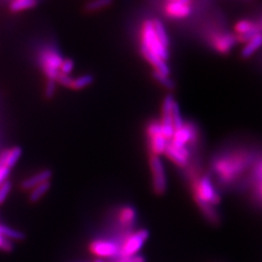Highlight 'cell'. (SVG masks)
<instances>
[{
	"label": "cell",
	"instance_id": "obj_1",
	"mask_svg": "<svg viewBox=\"0 0 262 262\" xmlns=\"http://www.w3.org/2000/svg\"><path fill=\"white\" fill-rule=\"evenodd\" d=\"M141 49H145L150 53L159 56L163 60L167 61L169 52L167 48L164 47L160 42L154 29L151 19L144 21L141 28Z\"/></svg>",
	"mask_w": 262,
	"mask_h": 262
},
{
	"label": "cell",
	"instance_id": "obj_2",
	"mask_svg": "<svg viewBox=\"0 0 262 262\" xmlns=\"http://www.w3.org/2000/svg\"><path fill=\"white\" fill-rule=\"evenodd\" d=\"M62 61V56L54 48L44 49L39 55V62L49 80L56 81L59 75V68Z\"/></svg>",
	"mask_w": 262,
	"mask_h": 262
},
{
	"label": "cell",
	"instance_id": "obj_3",
	"mask_svg": "<svg viewBox=\"0 0 262 262\" xmlns=\"http://www.w3.org/2000/svg\"><path fill=\"white\" fill-rule=\"evenodd\" d=\"M150 167L152 174V187L157 194H163L166 191L167 179L162 160L159 156L152 155L150 159Z\"/></svg>",
	"mask_w": 262,
	"mask_h": 262
},
{
	"label": "cell",
	"instance_id": "obj_4",
	"mask_svg": "<svg viewBox=\"0 0 262 262\" xmlns=\"http://www.w3.org/2000/svg\"><path fill=\"white\" fill-rule=\"evenodd\" d=\"M149 238V231L146 229L139 230L138 232L131 235L122 245L120 253L122 256H132L136 255L144 246L147 239Z\"/></svg>",
	"mask_w": 262,
	"mask_h": 262
},
{
	"label": "cell",
	"instance_id": "obj_5",
	"mask_svg": "<svg viewBox=\"0 0 262 262\" xmlns=\"http://www.w3.org/2000/svg\"><path fill=\"white\" fill-rule=\"evenodd\" d=\"M195 196L209 204H217L220 202V196L215 192V188L208 177H204L199 181Z\"/></svg>",
	"mask_w": 262,
	"mask_h": 262
},
{
	"label": "cell",
	"instance_id": "obj_6",
	"mask_svg": "<svg viewBox=\"0 0 262 262\" xmlns=\"http://www.w3.org/2000/svg\"><path fill=\"white\" fill-rule=\"evenodd\" d=\"M91 251L100 257H113L120 253V248L111 241L97 240L91 245Z\"/></svg>",
	"mask_w": 262,
	"mask_h": 262
},
{
	"label": "cell",
	"instance_id": "obj_7",
	"mask_svg": "<svg viewBox=\"0 0 262 262\" xmlns=\"http://www.w3.org/2000/svg\"><path fill=\"white\" fill-rule=\"evenodd\" d=\"M195 137V130L190 124H184V126L180 129H176L174 132L171 142L169 143L175 148L186 147V144L192 141Z\"/></svg>",
	"mask_w": 262,
	"mask_h": 262
},
{
	"label": "cell",
	"instance_id": "obj_8",
	"mask_svg": "<svg viewBox=\"0 0 262 262\" xmlns=\"http://www.w3.org/2000/svg\"><path fill=\"white\" fill-rule=\"evenodd\" d=\"M191 12L190 3L184 1H169L165 6L166 15L173 19H183L189 16Z\"/></svg>",
	"mask_w": 262,
	"mask_h": 262
},
{
	"label": "cell",
	"instance_id": "obj_9",
	"mask_svg": "<svg viewBox=\"0 0 262 262\" xmlns=\"http://www.w3.org/2000/svg\"><path fill=\"white\" fill-rule=\"evenodd\" d=\"M236 37L231 34H222L215 35L213 37V47L220 54L226 55L230 52L236 43Z\"/></svg>",
	"mask_w": 262,
	"mask_h": 262
},
{
	"label": "cell",
	"instance_id": "obj_10",
	"mask_svg": "<svg viewBox=\"0 0 262 262\" xmlns=\"http://www.w3.org/2000/svg\"><path fill=\"white\" fill-rule=\"evenodd\" d=\"M169 159H171L174 163L178 164L180 166L186 165L187 162V159L189 157V151L187 149V147L183 148H175L172 145L167 144L166 149L163 152Z\"/></svg>",
	"mask_w": 262,
	"mask_h": 262
},
{
	"label": "cell",
	"instance_id": "obj_11",
	"mask_svg": "<svg viewBox=\"0 0 262 262\" xmlns=\"http://www.w3.org/2000/svg\"><path fill=\"white\" fill-rule=\"evenodd\" d=\"M140 51L143 57L150 63V66L155 68L156 71H159L164 75H170V68H169L168 64L166 63L165 60H163L159 56H156L155 54L150 53L145 49H141L140 48Z\"/></svg>",
	"mask_w": 262,
	"mask_h": 262
},
{
	"label": "cell",
	"instance_id": "obj_12",
	"mask_svg": "<svg viewBox=\"0 0 262 262\" xmlns=\"http://www.w3.org/2000/svg\"><path fill=\"white\" fill-rule=\"evenodd\" d=\"M52 176V173L50 170H44L37 173L36 175H33L31 177L25 180L21 184V187L24 189H32L35 187H37L39 185L48 182Z\"/></svg>",
	"mask_w": 262,
	"mask_h": 262
},
{
	"label": "cell",
	"instance_id": "obj_13",
	"mask_svg": "<svg viewBox=\"0 0 262 262\" xmlns=\"http://www.w3.org/2000/svg\"><path fill=\"white\" fill-rule=\"evenodd\" d=\"M20 155H21V150L19 147H15L4 151L0 157V165H3L7 168H12L19 160Z\"/></svg>",
	"mask_w": 262,
	"mask_h": 262
},
{
	"label": "cell",
	"instance_id": "obj_14",
	"mask_svg": "<svg viewBox=\"0 0 262 262\" xmlns=\"http://www.w3.org/2000/svg\"><path fill=\"white\" fill-rule=\"evenodd\" d=\"M262 46V33L259 32L255 34L250 41H248L245 47L241 51V56L243 58H249Z\"/></svg>",
	"mask_w": 262,
	"mask_h": 262
},
{
	"label": "cell",
	"instance_id": "obj_15",
	"mask_svg": "<svg viewBox=\"0 0 262 262\" xmlns=\"http://www.w3.org/2000/svg\"><path fill=\"white\" fill-rule=\"evenodd\" d=\"M149 139H150V149L155 156H159L164 152L168 142L167 139L163 136V134H157V135L150 136Z\"/></svg>",
	"mask_w": 262,
	"mask_h": 262
},
{
	"label": "cell",
	"instance_id": "obj_16",
	"mask_svg": "<svg viewBox=\"0 0 262 262\" xmlns=\"http://www.w3.org/2000/svg\"><path fill=\"white\" fill-rule=\"evenodd\" d=\"M152 25H154V29L157 34V37L159 38V42L165 48L168 49L169 47V37L166 29L164 28L163 24L161 20L158 19H152Z\"/></svg>",
	"mask_w": 262,
	"mask_h": 262
},
{
	"label": "cell",
	"instance_id": "obj_17",
	"mask_svg": "<svg viewBox=\"0 0 262 262\" xmlns=\"http://www.w3.org/2000/svg\"><path fill=\"white\" fill-rule=\"evenodd\" d=\"M151 75H152V78H154L160 85H162L163 88L167 89L169 91H172V90L175 89L176 84H175L174 81H173L169 76L164 75V74L160 73L159 71H156V70H154V72H152Z\"/></svg>",
	"mask_w": 262,
	"mask_h": 262
},
{
	"label": "cell",
	"instance_id": "obj_18",
	"mask_svg": "<svg viewBox=\"0 0 262 262\" xmlns=\"http://www.w3.org/2000/svg\"><path fill=\"white\" fill-rule=\"evenodd\" d=\"M36 0H14L10 5V9L12 12L30 9L36 5Z\"/></svg>",
	"mask_w": 262,
	"mask_h": 262
},
{
	"label": "cell",
	"instance_id": "obj_19",
	"mask_svg": "<svg viewBox=\"0 0 262 262\" xmlns=\"http://www.w3.org/2000/svg\"><path fill=\"white\" fill-rule=\"evenodd\" d=\"M93 81H94V78L91 75L80 76L75 79L72 78V81H71V84L69 88L73 89V90H82L92 84Z\"/></svg>",
	"mask_w": 262,
	"mask_h": 262
},
{
	"label": "cell",
	"instance_id": "obj_20",
	"mask_svg": "<svg viewBox=\"0 0 262 262\" xmlns=\"http://www.w3.org/2000/svg\"><path fill=\"white\" fill-rule=\"evenodd\" d=\"M49 188H50V182L49 181L41 184V185H39V186L34 187V188H32V190L30 192V196H29L30 201L31 202H36V201H38L41 197L43 196L47 192Z\"/></svg>",
	"mask_w": 262,
	"mask_h": 262
},
{
	"label": "cell",
	"instance_id": "obj_21",
	"mask_svg": "<svg viewBox=\"0 0 262 262\" xmlns=\"http://www.w3.org/2000/svg\"><path fill=\"white\" fill-rule=\"evenodd\" d=\"M255 27H256V25H254L253 21L248 20V19H241L235 25V32L238 35H241V34H245L249 31H251Z\"/></svg>",
	"mask_w": 262,
	"mask_h": 262
},
{
	"label": "cell",
	"instance_id": "obj_22",
	"mask_svg": "<svg viewBox=\"0 0 262 262\" xmlns=\"http://www.w3.org/2000/svg\"><path fill=\"white\" fill-rule=\"evenodd\" d=\"M172 122H173V126H174L175 130L182 128L185 124V122L183 121V118L181 116L179 104L176 101L173 105V109H172Z\"/></svg>",
	"mask_w": 262,
	"mask_h": 262
},
{
	"label": "cell",
	"instance_id": "obj_23",
	"mask_svg": "<svg viewBox=\"0 0 262 262\" xmlns=\"http://www.w3.org/2000/svg\"><path fill=\"white\" fill-rule=\"evenodd\" d=\"M0 234L4 236L6 239H13V240H19L24 238V234L17 230H14L4 225H0Z\"/></svg>",
	"mask_w": 262,
	"mask_h": 262
},
{
	"label": "cell",
	"instance_id": "obj_24",
	"mask_svg": "<svg viewBox=\"0 0 262 262\" xmlns=\"http://www.w3.org/2000/svg\"><path fill=\"white\" fill-rule=\"evenodd\" d=\"M135 216H136L135 210L131 207L123 208L120 213V220L122 224H125V225L132 223L134 221Z\"/></svg>",
	"mask_w": 262,
	"mask_h": 262
},
{
	"label": "cell",
	"instance_id": "obj_25",
	"mask_svg": "<svg viewBox=\"0 0 262 262\" xmlns=\"http://www.w3.org/2000/svg\"><path fill=\"white\" fill-rule=\"evenodd\" d=\"M175 98L172 94H168L164 97L163 102H162V116H172V109H173V105L175 103Z\"/></svg>",
	"mask_w": 262,
	"mask_h": 262
},
{
	"label": "cell",
	"instance_id": "obj_26",
	"mask_svg": "<svg viewBox=\"0 0 262 262\" xmlns=\"http://www.w3.org/2000/svg\"><path fill=\"white\" fill-rule=\"evenodd\" d=\"M112 3V0H92L88 5L86 10L89 11H97L108 7Z\"/></svg>",
	"mask_w": 262,
	"mask_h": 262
},
{
	"label": "cell",
	"instance_id": "obj_27",
	"mask_svg": "<svg viewBox=\"0 0 262 262\" xmlns=\"http://www.w3.org/2000/svg\"><path fill=\"white\" fill-rule=\"evenodd\" d=\"M73 69H74V62L69 58L63 59L60 68H59V74L69 76V74L73 71Z\"/></svg>",
	"mask_w": 262,
	"mask_h": 262
},
{
	"label": "cell",
	"instance_id": "obj_28",
	"mask_svg": "<svg viewBox=\"0 0 262 262\" xmlns=\"http://www.w3.org/2000/svg\"><path fill=\"white\" fill-rule=\"evenodd\" d=\"M11 190V183L9 181H5L2 185H0V204H2L7 196L9 195Z\"/></svg>",
	"mask_w": 262,
	"mask_h": 262
},
{
	"label": "cell",
	"instance_id": "obj_29",
	"mask_svg": "<svg viewBox=\"0 0 262 262\" xmlns=\"http://www.w3.org/2000/svg\"><path fill=\"white\" fill-rule=\"evenodd\" d=\"M13 246L10 242V240L6 239L4 236L0 234V250L2 251H6V252H9L12 250Z\"/></svg>",
	"mask_w": 262,
	"mask_h": 262
},
{
	"label": "cell",
	"instance_id": "obj_30",
	"mask_svg": "<svg viewBox=\"0 0 262 262\" xmlns=\"http://www.w3.org/2000/svg\"><path fill=\"white\" fill-rule=\"evenodd\" d=\"M45 93L47 97H52L55 93H56V83L54 80H49L47 85H46V90H45Z\"/></svg>",
	"mask_w": 262,
	"mask_h": 262
},
{
	"label": "cell",
	"instance_id": "obj_31",
	"mask_svg": "<svg viewBox=\"0 0 262 262\" xmlns=\"http://www.w3.org/2000/svg\"><path fill=\"white\" fill-rule=\"evenodd\" d=\"M116 262H145V259L140 255H132V256H122Z\"/></svg>",
	"mask_w": 262,
	"mask_h": 262
},
{
	"label": "cell",
	"instance_id": "obj_32",
	"mask_svg": "<svg viewBox=\"0 0 262 262\" xmlns=\"http://www.w3.org/2000/svg\"><path fill=\"white\" fill-rule=\"evenodd\" d=\"M10 169L0 165V185H2L5 181H7V178L9 176Z\"/></svg>",
	"mask_w": 262,
	"mask_h": 262
},
{
	"label": "cell",
	"instance_id": "obj_33",
	"mask_svg": "<svg viewBox=\"0 0 262 262\" xmlns=\"http://www.w3.org/2000/svg\"><path fill=\"white\" fill-rule=\"evenodd\" d=\"M168 1H184V2H188V3H190V1H191V0H168Z\"/></svg>",
	"mask_w": 262,
	"mask_h": 262
},
{
	"label": "cell",
	"instance_id": "obj_34",
	"mask_svg": "<svg viewBox=\"0 0 262 262\" xmlns=\"http://www.w3.org/2000/svg\"><path fill=\"white\" fill-rule=\"evenodd\" d=\"M95 262H103V261H101V260H97V261H95Z\"/></svg>",
	"mask_w": 262,
	"mask_h": 262
}]
</instances>
